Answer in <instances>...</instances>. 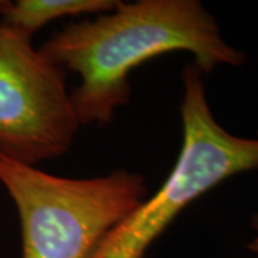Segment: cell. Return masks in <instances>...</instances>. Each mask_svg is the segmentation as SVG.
<instances>
[{
    "instance_id": "cell-2",
    "label": "cell",
    "mask_w": 258,
    "mask_h": 258,
    "mask_svg": "<svg viewBox=\"0 0 258 258\" xmlns=\"http://www.w3.org/2000/svg\"><path fill=\"white\" fill-rule=\"evenodd\" d=\"M0 184L18 210L22 258H91L148 194L145 178L135 172L64 178L3 154Z\"/></svg>"
},
{
    "instance_id": "cell-5",
    "label": "cell",
    "mask_w": 258,
    "mask_h": 258,
    "mask_svg": "<svg viewBox=\"0 0 258 258\" xmlns=\"http://www.w3.org/2000/svg\"><path fill=\"white\" fill-rule=\"evenodd\" d=\"M119 5L116 0H18L6 2L2 23L33 36L45 25L64 16L99 15L111 12Z\"/></svg>"
},
{
    "instance_id": "cell-6",
    "label": "cell",
    "mask_w": 258,
    "mask_h": 258,
    "mask_svg": "<svg viewBox=\"0 0 258 258\" xmlns=\"http://www.w3.org/2000/svg\"><path fill=\"white\" fill-rule=\"evenodd\" d=\"M251 227L254 230V237L248 242L247 248L251 252L252 258H258V212L254 214L252 218H251Z\"/></svg>"
},
{
    "instance_id": "cell-3",
    "label": "cell",
    "mask_w": 258,
    "mask_h": 258,
    "mask_svg": "<svg viewBox=\"0 0 258 258\" xmlns=\"http://www.w3.org/2000/svg\"><path fill=\"white\" fill-rule=\"evenodd\" d=\"M182 145L164 184L102 240L91 258H145L152 242L188 205L228 178L258 168V138H244L218 123L207 99L203 72H182Z\"/></svg>"
},
{
    "instance_id": "cell-4",
    "label": "cell",
    "mask_w": 258,
    "mask_h": 258,
    "mask_svg": "<svg viewBox=\"0 0 258 258\" xmlns=\"http://www.w3.org/2000/svg\"><path fill=\"white\" fill-rule=\"evenodd\" d=\"M79 126L63 71L0 22V154L36 166L62 157Z\"/></svg>"
},
{
    "instance_id": "cell-1",
    "label": "cell",
    "mask_w": 258,
    "mask_h": 258,
    "mask_svg": "<svg viewBox=\"0 0 258 258\" xmlns=\"http://www.w3.org/2000/svg\"><path fill=\"white\" fill-rule=\"evenodd\" d=\"M39 52L60 71L79 76L71 101L81 125L111 122L129 101L131 72L157 56L188 52L203 74L247 60L198 0L119 2L95 19L69 23Z\"/></svg>"
},
{
    "instance_id": "cell-7",
    "label": "cell",
    "mask_w": 258,
    "mask_h": 258,
    "mask_svg": "<svg viewBox=\"0 0 258 258\" xmlns=\"http://www.w3.org/2000/svg\"><path fill=\"white\" fill-rule=\"evenodd\" d=\"M5 5H6V2H5V0H0V12L3 10V8H5Z\"/></svg>"
}]
</instances>
